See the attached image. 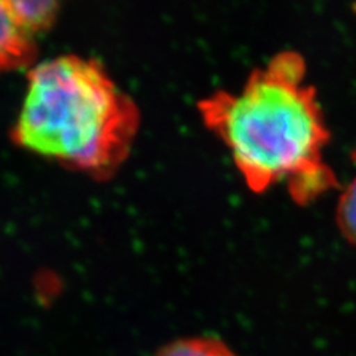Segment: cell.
I'll list each match as a JSON object with an SVG mask.
<instances>
[{
    "instance_id": "obj_6",
    "label": "cell",
    "mask_w": 356,
    "mask_h": 356,
    "mask_svg": "<svg viewBox=\"0 0 356 356\" xmlns=\"http://www.w3.org/2000/svg\"><path fill=\"white\" fill-rule=\"evenodd\" d=\"M336 222L344 239L356 247V175L339 196Z\"/></svg>"
},
{
    "instance_id": "obj_1",
    "label": "cell",
    "mask_w": 356,
    "mask_h": 356,
    "mask_svg": "<svg viewBox=\"0 0 356 356\" xmlns=\"http://www.w3.org/2000/svg\"><path fill=\"white\" fill-rule=\"evenodd\" d=\"M196 108L226 144L251 192L285 183L294 202L307 205L339 186L324 159L331 132L298 51L276 52L255 67L238 92L218 89L200 98Z\"/></svg>"
},
{
    "instance_id": "obj_2",
    "label": "cell",
    "mask_w": 356,
    "mask_h": 356,
    "mask_svg": "<svg viewBox=\"0 0 356 356\" xmlns=\"http://www.w3.org/2000/svg\"><path fill=\"white\" fill-rule=\"evenodd\" d=\"M140 122L138 106L102 63L63 55L30 72L14 140L30 152L106 178L128 158Z\"/></svg>"
},
{
    "instance_id": "obj_5",
    "label": "cell",
    "mask_w": 356,
    "mask_h": 356,
    "mask_svg": "<svg viewBox=\"0 0 356 356\" xmlns=\"http://www.w3.org/2000/svg\"><path fill=\"white\" fill-rule=\"evenodd\" d=\"M154 356H239L227 344L209 336L177 339L165 344Z\"/></svg>"
},
{
    "instance_id": "obj_4",
    "label": "cell",
    "mask_w": 356,
    "mask_h": 356,
    "mask_svg": "<svg viewBox=\"0 0 356 356\" xmlns=\"http://www.w3.org/2000/svg\"><path fill=\"white\" fill-rule=\"evenodd\" d=\"M10 13H13L18 26L24 30L30 38L47 31L57 19L60 3L52 0H13L8 2Z\"/></svg>"
},
{
    "instance_id": "obj_3",
    "label": "cell",
    "mask_w": 356,
    "mask_h": 356,
    "mask_svg": "<svg viewBox=\"0 0 356 356\" xmlns=\"http://www.w3.org/2000/svg\"><path fill=\"white\" fill-rule=\"evenodd\" d=\"M35 57V39L18 26L8 2H0V73L22 69Z\"/></svg>"
}]
</instances>
